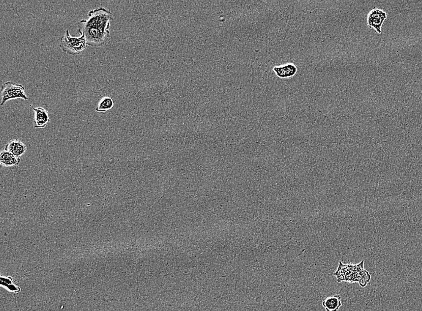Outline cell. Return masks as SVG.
I'll return each instance as SVG.
<instances>
[{
    "label": "cell",
    "instance_id": "cell-1",
    "mask_svg": "<svg viewBox=\"0 0 422 311\" xmlns=\"http://www.w3.org/2000/svg\"><path fill=\"white\" fill-rule=\"evenodd\" d=\"M89 19L78 23V32L86 36L88 46L93 48L105 45L110 38L111 11L104 7L89 12Z\"/></svg>",
    "mask_w": 422,
    "mask_h": 311
},
{
    "label": "cell",
    "instance_id": "cell-2",
    "mask_svg": "<svg viewBox=\"0 0 422 311\" xmlns=\"http://www.w3.org/2000/svg\"><path fill=\"white\" fill-rule=\"evenodd\" d=\"M87 43L86 36L82 34L79 37L71 36L68 29L60 39V47L63 52L72 56L81 55L86 50Z\"/></svg>",
    "mask_w": 422,
    "mask_h": 311
},
{
    "label": "cell",
    "instance_id": "cell-3",
    "mask_svg": "<svg viewBox=\"0 0 422 311\" xmlns=\"http://www.w3.org/2000/svg\"><path fill=\"white\" fill-rule=\"evenodd\" d=\"M25 87L23 84L16 83L9 81L2 84L1 88V106H4L10 100L22 99L25 101L29 100L25 93Z\"/></svg>",
    "mask_w": 422,
    "mask_h": 311
},
{
    "label": "cell",
    "instance_id": "cell-4",
    "mask_svg": "<svg viewBox=\"0 0 422 311\" xmlns=\"http://www.w3.org/2000/svg\"><path fill=\"white\" fill-rule=\"evenodd\" d=\"M387 19V13L382 9H375L370 11L367 16V25L369 28L374 29L377 33L382 32V26Z\"/></svg>",
    "mask_w": 422,
    "mask_h": 311
},
{
    "label": "cell",
    "instance_id": "cell-5",
    "mask_svg": "<svg viewBox=\"0 0 422 311\" xmlns=\"http://www.w3.org/2000/svg\"><path fill=\"white\" fill-rule=\"evenodd\" d=\"M34 112V128L35 129H43L45 128L51 120L49 117V112L43 107L34 108L30 105Z\"/></svg>",
    "mask_w": 422,
    "mask_h": 311
},
{
    "label": "cell",
    "instance_id": "cell-6",
    "mask_svg": "<svg viewBox=\"0 0 422 311\" xmlns=\"http://www.w3.org/2000/svg\"><path fill=\"white\" fill-rule=\"evenodd\" d=\"M276 77L281 79H287L294 77L298 73V68L294 64L287 63L273 68Z\"/></svg>",
    "mask_w": 422,
    "mask_h": 311
},
{
    "label": "cell",
    "instance_id": "cell-7",
    "mask_svg": "<svg viewBox=\"0 0 422 311\" xmlns=\"http://www.w3.org/2000/svg\"><path fill=\"white\" fill-rule=\"evenodd\" d=\"M4 150L15 155V156L21 158L26 154L27 147L23 142L18 140H13L7 144Z\"/></svg>",
    "mask_w": 422,
    "mask_h": 311
},
{
    "label": "cell",
    "instance_id": "cell-8",
    "mask_svg": "<svg viewBox=\"0 0 422 311\" xmlns=\"http://www.w3.org/2000/svg\"><path fill=\"white\" fill-rule=\"evenodd\" d=\"M20 162L21 158L15 156L5 150L0 154V164L3 167H15L18 166Z\"/></svg>",
    "mask_w": 422,
    "mask_h": 311
},
{
    "label": "cell",
    "instance_id": "cell-9",
    "mask_svg": "<svg viewBox=\"0 0 422 311\" xmlns=\"http://www.w3.org/2000/svg\"><path fill=\"white\" fill-rule=\"evenodd\" d=\"M326 311H338L342 306L341 297L339 294L329 297L322 302Z\"/></svg>",
    "mask_w": 422,
    "mask_h": 311
},
{
    "label": "cell",
    "instance_id": "cell-10",
    "mask_svg": "<svg viewBox=\"0 0 422 311\" xmlns=\"http://www.w3.org/2000/svg\"><path fill=\"white\" fill-rule=\"evenodd\" d=\"M0 285L13 293H18L21 291V288L15 285L13 278L11 277H0Z\"/></svg>",
    "mask_w": 422,
    "mask_h": 311
},
{
    "label": "cell",
    "instance_id": "cell-11",
    "mask_svg": "<svg viewBox=\"0 0 422 311\" xmlns=\"http://www.w3.org/2000/svg\"><path fill=\"white\" fill-rule=\"evenodd\" d=\"M114 102L112 98L109 97H105L98 102L97 107L95 111L99 113H105L106 111L111 110L114 107Z\"/></svg>",
    "mask_w": 422,
    "mask_h": 311
},
{
    "label": "cell",
    "instance_id": "cell-12",
    "mask_svg": "<svg viewBox=\"0 0 422 311\" xmlns=\"http://www.w3.org/2000/svg\"><path fill=\"white\" fill-rule=\"evenodd\" d=\"M370 280H371V275H370L368 272L364 269L362 271L360 272L359 283H360L362 287H365L367 284L369 282Z\"/></svg>",
    "mask_w": 422,
    "mask_h": 311
}]
</instances>
